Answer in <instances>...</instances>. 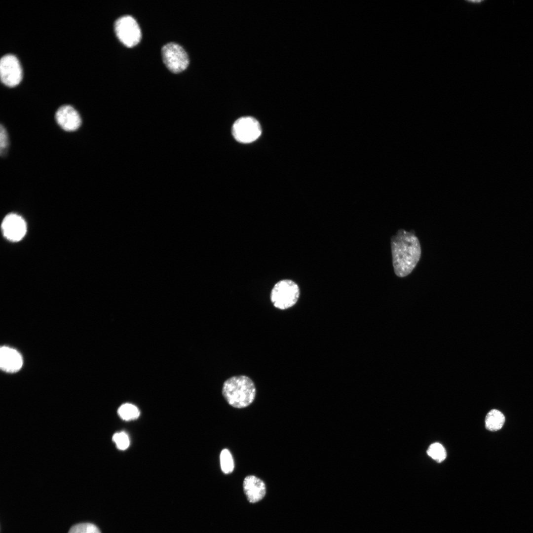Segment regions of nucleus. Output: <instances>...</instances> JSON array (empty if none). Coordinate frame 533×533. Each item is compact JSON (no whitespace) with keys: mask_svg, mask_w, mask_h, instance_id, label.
<instances>
[{"mask_svg":"<svg viewBox=\"0 0 533 533\" xmlns=\"http://www.w3.org/2000/svg\"><path fill=\"white\" fill-rule=\"evenodd\" d=\"M390 243L394 272L398 277L406 276L420 258L419 241L414 231L401 229L392 236Z\"/></svg>","mask_w":533,"mask_h":533,"instance_id":"1","label":"nucleus"},{"mask_svg":"<svg viewBox=\"0 0 533 533\" xmlns=\"http://www.w3.org/2000/svg\"><path fill=\"white\" fill-rule=\"evenodd\" d=\"M222 394L227 403L237 409L245 408L254 401L256 389L253 381L245 375L231 377L224 382Z\"/></svg>","mask_w":533,"mask_h":533,"instance_id":"2","label":"nucleus"},{"mask_svg":"<svg viewBox=\"0 0 533 533\" xmlns=\"http://www.w3.org/2000/svg\"><path fill=\"white\" fill-rule=\"evenodd\" d=\"M300 288L293 280L283 279L273 287L270 295L274 306L281 310L288 309L297 302L300 296Z\"/></svg>","mask_w":533,"mask_h":533,"instance_id":"3","label":"nucleus"},{"mask_svg":"<svg viewBox=\"0 0 533 533\" xmlns=\"http://www.w3.org/2000/svg\"><path fill=\"white\" fill-rule=\"evenodd\" d=\"M114 31L118 39L126 46L132 47L141 39V32L136 20L131 16L124 15L114 23Z\"/></svg>","mask_w":533,"mask_h":533,"instance_id":"4","label":"nucleus"},{"mask_svg":"<svg viewBox=\"0 0 533 533\" xmlns=\"http://www.w3.org/2000/svg\"><path fill=\"white\" fill-rule=\"evenodd\" d=\"M163 62L171 72L178 74L186 70L189 64V58L185 49L178 44L169 42L161 49Z\"/></svg>","mask_w":533,"mask_h":533,"instance_id":"5","label":"nucleus"},{"mask_svg":"<svg viewBox=\"0 0 533 533\" xmlns=\"http://www.w3.org/2000/svg\"><path fill=\"white\" fill-rule=\"evenodd\" d=\"M262 129L258 121L251 116L237 119L232 127V134L238 142L246 144L256 141L261 135Z\"/></svg>","mask_w":533,"mask_h":533,"instance_id":"6","label":"nucleus"},{"mask_svg":"<svg viewBox=\"0 0 533 533\" xmlns=\"http://www.w3.org/2000/svg\"><path fill=\"white\" fill-rule=\"evenodd\" d=\"M0 76L1 81L6 86L13 87L20 83L22 78V70L15 55L8 54L1 58Z\"/></svg>","mask_w":533,"mask_h":533,"instance_id":"7","label":"nucleus"},{"mask_svg":"<svg viewBox=\"0 0 533 533\" xmlns=\"http://www.w3.org/2000/svg\"><path fill=\"white\" fill-rule=\"evenodd\" d=\"M1 229L4 236L12 241L20 240L27 230L24 220L19 215L11 213L4 218L1 224Z\"/></svg>","mask_w":533,"mask_h":533,"instance_id":"8","label":"nucleus"},{"mask_svg":"<svg viewBox=\"0 0 533 533\" xmlns=\"http://www.w3.org/2000/svg\"><path fill=\"white\" fill-rule=\"evenodd\" d=\"M55 119L59 126L66 131H74L81 124V117L72 106L65 105L58 108L55 113Z\"/></svg>","mask_w":533,"mask_h":533,"instance_id":"9","label":"nucleus"},{"mask_svg":"<svg viewBox=\"0 0 533 533\" xmlns=\"http://www.w3.org/2000/svg\"><path fill=\"white\" fill-rule=\"evenodd\" d=\"M243 489L247 500L252 503L262 500L266 493L264 482L254 475H248L243 482Z\"/></svg>","mask_w":533,"mask_h":533,"instance_id":"10","label":"nucleus"},{"mask_svg":"<svg viewBox=\"0 0 533 533\" xmlns=\"http://www.w3.org/2000/svg\"><path fill=\"white\" fill-rule=\"evenodd\" d=\"M22 365V357L16 350L5 346L1 347L0 366L3 371L15 373L21 368Z\"/></svg>","mask_w":533,"mask_h":533,"instance_id":"11","label":"nucleus"},{"mask_svg":"<svg viewBox=\"0 0 533 533\" xmlns=\"http://www.w3.org/2000/svg\"><path fill=\"white\" fill-rule=\"evenodd\" d=\"M486 428L492 431H497L501 428L505 422V417L499 411L491 410L485 418Z\"/></svg>","mask_w":533,"mask_h":533,"instance_id":"12","label":"nucleus"},{"mask_svg":"<svg viewBox=\"0 0 533 533\" xmlns=\"http://www.w3.org/2000/svg\"><path fill=\"white\" fill-rule=\"evenodd\" d=\"M221 468L224 474L231 473L234 467V463L232 455L227 449L222 450L220 455Z\"/></svg>","mask_w":533,"mask_h":533,"instance_id":"13","label":"nucleus"},{"mask_svg":"<svg viewBox=\"0 0 533 533\" xmlns=\"http://www.w3.org/2000/svg\"><path fill=\"white\" fill-rule=\"evenodd\" d=\"M118 413L119 416L125 420L135 419L140 415L138 409L134 405L129 403L122 405L118 410Z\"/></svg>","mask_w":533,"mask_h":533,"instance_id":"14","label":"nucleus"},{"mask_svg":"<svg viewBox=\"0 0 533 533\" xmlns=\"http://www.w3.org/2000/svg\"><path fill=\"white\" fill-rule=\"evenodd\" d=\"M427 455L438 462L445 460L447 454L444 447L440 443H434L431 444L427 450Z\"/></svg>","mask_w":533,"mask_h":533,"instance_id":"15","label":"nucleus"},{"mask_svg":"<svg viewBox=\"0 0 533 533\" xmlns=\"http://www.w3.org/2000/svg\"><path fill=\"white\" fill-rule=\"evenodd\" d=\"M68 533H101L98 528L92 523H82L73 526Z\"/></svg>","mask_w":533,"mask_h":533,"instance_id":"16","label":"nucleus"},{"mask_svg":"<svg viewBox=\"0 0 533 533\" xmlns=\"http://www.w3.org/2000/svg\"><path fill=\"white\" fill-rule=\"evenodd\" d=\"M113 440L115 443L117 448L120 450H125L129 446L130 441L129 437L124 432L114 434L113 437Z\"/></svg>","mask_w":533,"mask_h":533,"instance_id":"17","label":"nucleus"},{"mask_svg":"<svg viewBox=\"0 0 533 533\" xmlns=\"http://www.w3.org/2000/svg\"><path fill=\"white\" fill-rule=\"evenodd\" d=\"M8 136L5 127L0 125V154L4 153L8 146Z\"/></svg>","mask_w":533,"mask_h":533,"instance_id":"18","label":"nucleus"}]
</instances>
